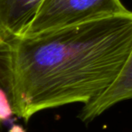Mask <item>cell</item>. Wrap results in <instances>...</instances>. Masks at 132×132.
Wrapping results in <instances>:
<instances>
[{"instance_id":"4","label":"cell","mask_w":132,"mask_h":132,"mask_svg":"<svg viewBox=\"0 0 132 132\" xmlns=\"http://www.w3.org/2000/svg\"><path fill=\"white\" fill-rule=\"evenodd\" d=\"M44 0H0V36L7 40L24 35Z\"/></svg>"},{"instance_id":"1","label":"cell","mask_w":132,"mask_h":132,"mask_svg":"<svg viewBox=\"0 0 132 132\" xmlns=\"http://www.w3.org/2000/svg\"><path fill=\"white\" fill-rule=\"evenodd\" d=\"M10 42L14 112L27 122L43 110L87 105L110 88L132 49V11Z\"/></svg>"},{"instance_id":"2","label":"cell","mask_w":132,"mask_h":132,"mask_svg":"<svg viewBox=\"0 0 132 132\" xmlns=\"http://www.w3.org/2000/svg\"><path fill=\"white\" fill-rule=\"evenodd\" d=\"M129 12L121 0H44L24 35H36Z\"/></svg>"},{"instance_id":"3","label":"cell","mask_w":132,"mask_h":132,"mask_svg":"<svg viewBox=\"0 0 132 132\" xmlns=\"http://www.w3.org/2000/svg\"><path fill=\"white\" fill-rule=\"evenodd\" d=\"M132 99V49L120 72L110 88L92 102L84 105L78 118L90 122L114 105Z\"/></svg>"},{"instance_id":"5","label":"cell","mask_w":132,"mask_h":132,"mask_svg":"<svg viewBox=\"0 0 132 132\" xmlns=\"http://www.w3.org/2000/svg\"><path fill=\"white\" fill-rule=\"evenodd\" d=\"M15 116L11 42L0 36V123Z\"/></svg>"}]
</instances>
